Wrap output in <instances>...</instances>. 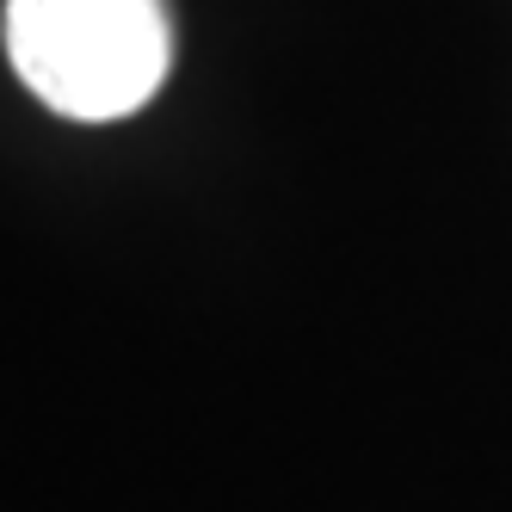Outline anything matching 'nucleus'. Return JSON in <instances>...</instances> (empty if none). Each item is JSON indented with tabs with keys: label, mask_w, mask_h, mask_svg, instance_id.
Wrapping results in <instances>:
<instances>
[{
	"label": "nucleus",
	"mask_w": 512,
	"mask_h": 512,
	"mask_svg": "<svg viewBox=\"0 0 512 512\" xmlns=\"http://www.w3.org/2000/svg\"><path fill=\"white\" fill-rule=\"evenodd\" d=\"M7 56L50 112L112 124L161 93L173 31L161 0H7Z\"/></svg>",
	"instance_id": "1"
}]
</instances>
